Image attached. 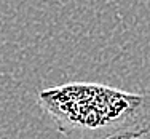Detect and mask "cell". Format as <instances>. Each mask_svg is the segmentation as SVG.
Instances as JSON below:
<instances>
[{
	"label": "cell",
	"mask_w": 150,
	"mask_h": 139,
	"mask_svg": "<svg viewBox=\"0 0 150 139\" xmlns=\"http://www.w3.org/2000/svg\"><path fill=\"white\" fill-rule=\"evenodd\" d=\"M37 104L66 139H141L150 133V91L69 82L38 91Z\"/></svg>",
	"instance_id": "1"
}]
</instances>
